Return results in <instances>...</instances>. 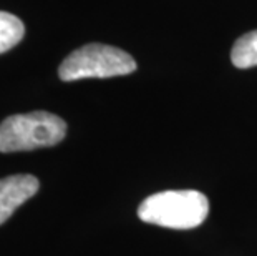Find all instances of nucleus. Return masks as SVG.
<instances>
[{"instance_id": "5", "label": "nucleus", "mask_w": 257, "mask_h": 256, "mask_svg": "<svg viewBox=\"0 0 257 256\" xmlns=\"http://www.w3.org/2000/svg\"><path fill=\"white\" fill-rule=\"evenodd\" d=\"M231 60L237 68L257 67V30L237 39L232 47Z\"/></svg>"}, {"instance_id": "2", "label": "nucleus", "mask_w": 257, "mask_h": 256, "mask_svg": "<svg viewBox=\"0 0 257 256\" xmlns=\"http://www.w3.org/2000/svg\"><path fill=\"white\" fill-rule=\"evenodd\" d=\"M67 135V123L48 112L12 115L0 123V153L55 146Z\"/></svg>"}, {"instance_id": "3", "label": "nucleus", "mask_w": 257, "mask_h": 256, "mask_svg": "<svg viewBox=\"0 0 257 256\" xmlns=\"http://www.w3.org/2000/svg\"><path fill=\"white\" fill-rule=\"evenodd\" d=\"M136 70L135 58L121 48L88 43L76 48L62 62L58 75L63 81L83 78H110L133 73Z\"/></svg>"}, {"instance_id": "6", "label": "nucleus", "mask_w": 257, "mask_h": 256, "mask_svg": "<svg viewBox=\"0 0 257 256\" xmlns=\"http://www.w3.org/2000/svg\"><path fill=\"white\" fill-rule=\"evenodd\" d=\"M24 22L14 14L0 10V53L9 52L24 39Z\"/></svg>"}, {"instance_id": "4", "label": "nucleus", "mask_w": 257, "mask_h": 256, "mask_svg": "<svg viewBox=\"0 0 257 256\" xmlns=\"http://www.w3.org/2000/svg\"><path fill=\"white\" fill-rule=\"evenodd\" d=\"M38 187L40 183L34 175H10L0 180V225L34 197Z\"/></svg>"}, {"instance_id": "1", "label": "nucleus", "mask_w": 257, "mask_h": 256, "mask_svg": "<svg viewBox=\"0 0 257 256\" xmlns=\"http://www.w3.org/2000/svg\"><path fill=\"white\" fill-rule=\"evenodd\" d=\"M209 213V200L196 190H169L151 195L138 208L141 221L150 225L191 230L204 223Z\"/></svg>"}]
</instances>
